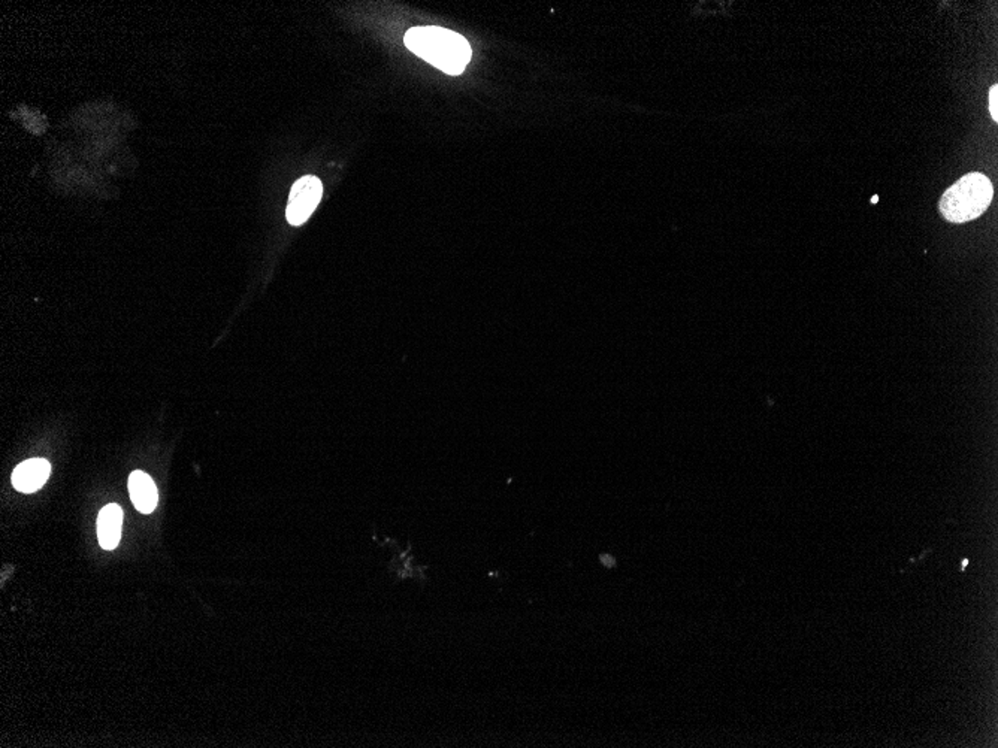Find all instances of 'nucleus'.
Wrapping results in <instances>:
<instances>
[{
    "label": "nucleus",
    "mask_w": 998,
    "mask_h": 748,
    "mask_svg": "<svg viewBox=\"0 0 998 748\" xmlns=\"http://www.w3.org/2000/svg\"><path fill=\"white\" fill-rule=\"evenodd\" d=\"M407 48L449 75H460L471 60L468 40L442 27H413L407 31Z\"/></svg>",
    "instance_id": "1"
},
{
    "label": "nucleus",
    "mask_w": 998,
    "mask_h": 748,
    "mask_svg": "<svg viewBox=\"0 0 998 748\" xmlns=\"http://www.w3.org/2000/svg\"><path fill=\"white\" fill-rule=\"evenodd\" d=\"M994 196L990 178L979 172L964 175L941 196L939 210L950 223L961 224L981 217Z\"/></svg>",
    "instance_id": "2"
},
{
    "label": "nucleus",
    "mask_w": 998,
    "mask_h": 748,
    "mask_svg": "<svg viewBox=\"0 0 998 748\" xmlns=\"http://www.w3.org/2000/svg\"><path fill=\"white\" fill-rule=\"evenodd\" d=\"M323 195V186L320 179L314 175H307L298 179L290 190L289 204L285 210V219L292 226H301L305 223L317 205L320 204Z\"/></svg>",
    "instance_id": "3"
},
{
    "label": "nucleus",
    "mask_w": 998,
    "mask_h": 748,
    "mask_svg": "<svg viewBox=\"0 0 998 748\" xmlns=\"http://www.w3.org/2000/svg\"><path fill=\"white\" fill-rule=\"evenodd\" d=\"M51 474V465L45 459H29L18 465L13 473V486L22 493H33L44 486Z\"/></svg>",
    "instance_id": "4"
},
{
    "label": "nucleus",
    "mask_w": 998,
    "mask_h": 748,
    "mask_svg": "<svg viewBox=\"0 0 998 748\" xmlns=\"http://www.w3.org/2000/svg\"><path fill=\"white\" fill-rule=\"evenodd\" d=\"M123 509L117 503L103 507L98 517V538L103 550H114L120 543Z\"/></svg>",
    "instance_id": "5"
},
{
    "label": "nucleus",
    "mask_w": 998,
    "mask_h": 748,
    "mask_svg": "<svg viewBox=\"0 0 998 748\" xmlns=\"http://www.w3.org/2000/svg\"><path fill=\"white\" fill-rule=\"evenodd\" d=\"M129 493L135 508L143 514H152L159 502L157 487L152 477L143 471H134L129 477Z\"/></svg>",
    "instance_id": "6"
},
{
    "label": "nucleus",
    "mask_w": 998,
    "mask_h": 748,
    "mask_svg": "<svg viewBox=\"0 0 998 748\" xmlns=\"http://www.w3.org/2000/svg\"><path fill=\"white\" fill-rule=\"evenodd\" d=\"M990 112L993 120H998V87L993 85L990 89Z\"/></svg>",
    "instance_id": "7"
},
{
    "label": "nucleus",
    "mask_w": 998,
    "mask_h": 748,
    "mask_svg": "<svg viewBox=\"0 0 998 748\" xmlns=\"http://www.w3.org/2000/svg\"><path fill=\"white\" fill-rule=\"evenodd\" d=\"M878 202H879L878 195H876V196L871 197V204H878Z\"/></svg>",
    "instance_id": "8"
}]
</instances>
